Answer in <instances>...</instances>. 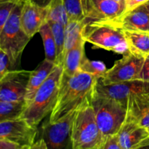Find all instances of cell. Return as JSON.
Masks as SVG:
<instances>
[{
	"label": "cell",
	"mask_w": 149,
	"mask_h": 149,
	"mask_svg": "<svg viewBox=\"0 0 149 149\" xmlns=\"http://www.w3.org/2000/svg\"><path fill=\"white\" fill-rule=\"evenodd\" d=\"M96 82L95 77L82 71H78L72 76L62 74L58 98L49 114V121L58 122L87 102L92 101Z\"/></svg>",
	"instance_id": "obj_1"
},
{
	"label": "cell",
	"mask_w": 149,
	"mask_h": 149,
	"mask_svg": "<svg viewBox=\"0 0 149 149\" xmlns=\"http://www.w3.org/2000/svg\"><path fill=\"white\" fill-rule=\"evenodd\" d=\"M63 74V67L55 65L48 78L35 94L32 101L26 107L20 116L34 127L50 114L56 103L60 84Z\"/></svg>",
	"instance_id": "obj_2"
},
{
	"label": "cell",
	"mask_w": 149,
	"mask_h": 149,
	"mask_svg": "<svg viewBox=\"0 0 149 149\" xmlns=\"http://www.w3.org/2000/svg\"><path fill=\"white\" fill-rule=\"evenodd\" d=\"M104 140L96 122L92 101L87 102L75 113L72 126L73 148L101 149Z\"/></svg>",
	"instance_id": "obj_3"
},
{
	"label": "cell",
	"mask_w": 149,
	"mask_h": 149,
	"mask_svg": "<svg viewBox=\"0 0 149 149\" xmlns=\"http://www.w3.org/2000/svg\"><path fill=\"white\" fill-rule=\"evenodd\" d=\"M82 33L86 42L95 47L115 53L125 55L128 52L127 45L122 29L108 20H86Z\"/></svg>",
	"instance_id": "obj_4"
},
{
	"label": "cell",
	"mask_w": 149,
	"mask_h": 149,
	"mask_svg": "<svg viewBox=\"0 0 149 149\" xmlns=\"http://www.w3.org/2000/svg\"><path fill=\"white\" fill-rule=\"evenodd\" d=\"M23 1H17L0 32V49L8 56L10 68H15L18 65L20 56L31 40L20 25V11Z\"/></svg>",
	"instance_id": "obj_5"
},
{
	"label": "cell",
	"mask_w": 149,
	"mask_h": 149,
	"mask_svg": "<svg viewBox=\"0 0 149 149\" xmlns=\"http://www.w3.org/2000/svg\"><path fill=\"white\" fill-rule=\"evenodd\" d=\"M95 116L104 138L117 135L127 117V106L112 99L94 95L92 100Z\"/></svg>",
	"instance_id": "obj_6"
},
{
	"label": "cell",
	"mask_w": 149,
	"mask_h": 149,
	"mask_svg": "<svg viewBox=\"0 0 149 149\" xmlns=\"http://www.w3.org/2000/svg\"><path fill=\"white\" fill-rule=\"evenodd\" d=\"M77 111L71 112L58 122H51L49 118L42 123L39 138L45 141L47 149H74L72 126Z\"/></svg>",
	"instance_id": "obj_7"
},
{
	"label": "cell",
	"mask_w": 149,
	"mask_h": 149,
	"mask_svg": "<svg viewBox=\"0 0 149 149\" xmlns=\"http://www.w3.org/2000/svg\"><path fill=\"white\" fill-rule=\"evenodd\" d=\"M144 60L128 52L97 80L103 84H110L139 79Z\"/></svg>",
	"instance_id": "obj_8"
},
{
	"label": "cell",
	"mask_w": 149,
	"mask_h": 149,
	"mask_svg": "<svg viewBox=\"0 0 149 149\" xmlns=\"http://www.w3.org/2000/svg\"><path fill=\"white\" fill-rule=\"evenodd\" d=\"M148 92H149L148 81L138 79L103 84L97 79L94 95L112 99L127 106L128 99L131 96Z\"/></svg>",
	"instance_id": "obj_9"
},
{
	"label": "cell",
	"mask_w": 149,
	"mask_h": 149,
	"mask_svg": "<svg viewBox=\"0 0 149 149\" xmlns=\"http://www.w3.org/2000/svg\"><path fill=\"white\" fill-rule=\"evenodd\" d=\"M31 71L10 70L0 80V101L25 102Z\"/></svg>",
	"instance_id": "obj_10"
},
{
	"label": "cell",
	"mask_w": 149,
	"mask_h": 149,
	"mask_svg": "<svg viewBox=\"0 0 149 149\" xmlns=\"http://www.w3.org/2000/svg\"><path fill=\"white\" fill-rule=\"evenodd\" d=\"M38 132L37 127L30 125L20 117L0 122V139L25 146L29 147L35 142Z\"/></svg>",
	"instance_id": "obj_11"
},
{
	"label": "cell",
	"mask_w": 149,
	"mask_h": 149,
	"mask_svg": "<svg viewBox=\"0 0 149 149\" xmlns=\"http://www.w3.org/2000/svg\"><path fill=\"white\" fill-rule=\"evenodd\" d=\"M86 20H112L122 15L125 4L115 0H81Z\"/></svg>",
	"instance_id": "obj_12"
},
{
	"label": "cell",
	"mask_w": 149,
	"mask_h": 149,
	"mask_svg": "<svg viewBox=\"0 0 149 149\" xmlns=\"http://www.w3.org/2000/svg\"><path fill=\"white\" fill-rule=\"evenodd\" d=\"M47 7H42L31 0H23L20 11V25L31 39L47 21Z\"/></svg>",
	"instance_id": "obj_13"
},
{
	"label": "cell",
	"mask_w": 149,
	"mask_h": 149,
	"mask_svg": "<svg viewBox=\"0 0 149 149\" xmlns=\"http://www.w3.org/2000/svg\"><path fill=\"white\" fill-rule=\"evenodd\" d=\"M108 21L122 30L149 31V10L145 4H141Z\"/></svg>",
	"instance_id": "obj_14"
},
{
	"label": "cell",
	"mask_w": 149,
	"mask_h": 149,
	"mask_svg": "<svg viewBox=\"0 0 149 149\" xmlns=\"http://www.w3.org/2000/svg\"><path fill=\"white\" fill-rule=\"evenodd\" d=\"M126 119L148 129L149 127V92L132 95L128 99Z\"/></svg>",
	"instance_id": "obj_15"
},
{
	"label": "cell",
	"mask_w": 149,
	"mask_h": 149,
	"mask_svg": "<svg viewBox=\"0 0 149 149\" xmlns=\"http://www.w3.org/2000/svg\"><path fill=\"white\" fill-rule=\"evenodd\" d=\"M116 135L124 149H134L149 138V132L146 128L126 119Z\"/></svg>",
	"instance_id": "obj_16"
},
{
	"label": "cell",
	"mask_w": 149,
	"mask_h": 149,
	"mask_svg": "<svg viewBox=\"0 0 149 149\" xmlns=\"http://www.w3.org/2000/svg\"><path fill=\"white\" fill-rule=\"evenodd\" d=\"M55 65V63L45 59L34 70L31 71L25 96L26 106L32 101L37 90L48 78Z\"/></svg>",
	"instance_id": "obj_17"
},
{
	"label": "cell",
	"mask_w": 149,
	"mask_h": 149,
	"mask_svg": "<svg viewBox=\"0 0 149 149\" xmlns=\"http://www.w3.org/2000/svg\"><path fill=\"white\" fill-rule=\"evenodd\" d=\"M127 45L128 52L146 58L149 55V31L122 30Z\"/></svg>",
	"instance_id": "obj_18"
},
{
	"label": "cell",
	"mask_w": 149,
	"mask_h": 149,
	"mask_svg": "<svg viewBox=\"0 0 149 149\" xmlns=\"http://www.w3.org/2000/svg\"><path fill=\"white\" fill-rule=\"evenodd\" d=\"M86 41L81 37L75 45L64 55L63 61V74L72 76L79 71L80 65L85 58Z\"/></svg>",
	"instance_id": "obj_19"
},
{
	"label": "cell",
	"mask_w": 149,
	"mask_h": 149,
	"mask_svg": "<svg viewBox=\"0 0 149 149\" xmlns=\"http://www.w3.org/2000/svg\"><path fill=\"white\" fill-rule=\"evenodd\" d=\"M87 23L84 20H68L65 26V45L64 55L82 37V33Z\"/></svg>",
	"instance_id": "obj_20"
},
{
	"label": "cell",
	"mask_w": 149,
	"mask_h": 149,
	"mask_svg": "<svg viewBox=\"0 0 149 149\" xmlns=\"http://www.w3.org/2000/svg\"><path fill=\"white\" fill-rule=\"evenodd\" d=\"M39 33H40L42 42H43L45 59L52 61L55 63L57 58L56 45H55V39H54L50 26L47 21L45 22L43 26L41 27Z\"/></svg>",
	"instance_id": "obj_21"
},
{
	"label": "cell",
	"mask_w": 149,
	"mask_h": 149,
	"mask_svg": "<svg viewBox=\"0 0 149 149\" xmlns=\"http://www.w3.org/2000/svg\"><path fill=\"white\" fill-rule=\"evenodd\" d=\"M50 26L57 50V58L55 65L62 66L64 58V45H65V26L55 21H47Z\"/></svg>",
	"instance_id": "obj_22"
},
{
	"label": "cell",
	"mask_w": 149,
	"mask_h": 149,
	"mask_svg": "<svg viewBox=\"0 0 149 149\" xmlns=\"http://www.w3.org/2000/svg\"><path fill=\"white\" fill-rule=\"evenodd\" d=\"M26 107L25 102L0 101V122L17 119Z\"/></svg>",
	"instance_id": "obj_23"
},
{
	"label": "cell",
	"mask_w": 149,
	"mask_h": 149,
	"mask_svg": "<svg viewBox=\"0 0 149 149\" xmlns=\"http://www.w3.org/2000/svg\"><path fill=\"white\" fill-rule=\"evenodd\" d=\"M47 21H55L65 26L68 20L64 0H52L47 7Z\"/></svg>",
	"instance_id": "obj_24"
},
{
	"label": "cell",
	"mask_w": 149,
	"mask_h": 149,
	"mask_svg": "<svg viewBox=\"0 0 149 149\" xmlns=\"http://www.w3.org/2000/svg\"><path fill=\"white\" fill-rule=\"evenodd\" d=\"M105 63L100 61H91L87 57L84 58L80 65L79 71L95 77L97 79L103 77L107 71Z\"/></svg>",
	"instance_id": "obj_25"
},
{
	"label": "cell",
	"mask_w": 149,
	"mask_h": 149,
	"mask_svg": "<svg viewBox=\"0 0 149 149\" xmlns=\"http://www.w3.org/2000/svg\"><path fill=\"white\" fill-rule=\"evenodd\" d=\"M68 20H84L81 0H64Z\"/></svg>",
	"instance_id": "obj_26"
},
{
	"label": "cell",
	"mask_w": 149,
	"mask_h": 149,
	"mask_svg": "<svg viewBox=\"0 0 149 149\" xmlns=\"http://www.w3.org/2000/svg\"><path fill=\"white\" fill-rule=\"evenodd\" d=\"M10 68V61L7 54L0 49V80L8 72Z\"/></svg>",
	"instance_id": "obj_27"
},
{
	"label": "cell",
	"mask_w": 149,
	"mask_h": 149,
	"mask_svg": "<svg viewBox=\"0 0 149 149\" xmlns=\"http://www.w3.org/2000/svg\"><path fill=\"white\" fill-rule=\"evenodd\" d=\"M101 149H124L118 141L117 135L106 137L104 140Z\"/></svg>",
	"instance_id": "obj_28"
},
{
	"label": "cell",
	"mask_w": 149,
	"mask_h": 149,
	"mask_svg": "<svg viewBox=\"0 0 149 149\" xmlns=\"http://www.w3.org/2000/svg\"><path fill=\"white\" fill-rule=\"evenodd\" d=\"M29 146L20 145L7 140L0 139V149H29Z\"/></svg>",
	"instance_id": "obj_29"
},
{
	"label": "cell",
	"mask_w": 149,
	"mask_h": 149,
	"mask_svg": "<svg viewBox=\"0 0 149 149\" xmlns=\"http://www.w3.org/2000/svg\"><path fill=\"white\" fill-rule=\"evenodd\" d=\"M139 79L149 82V55L144 60Z\"/></svg>",
	"instance_id": "obj_30"
},
{
	"label": "cell",
	"mask_w": 149,
	"mask_h": 149,
	"mask_svg": "<svg viewBox=\"0 0 149 149\" xmlns=\"http://www.w3.org/2000/svg\"><path fill=\"white\" fill-rule=\"evenodd\" d=\"M149 0H125V12L132 10L138 6L143 4Z\"/></svg>",
	"instance_id": "obj_31"
},
{
	"label": "cell",
	"mask_w": 149,
	"mask_h": 149,
	"mask_svg": "<svg viewBox=\"0 0 149 149\" xmlns=\"http://www.w3.org/2000/svg\"><path fill=\"white\" fill-rule=\"evenodd\" d=\"M29 149H47V148L45 141L42 138H39L37 141H35V142L31 146H29Z\"/></svg>",
	"instance_id": "obj_32"
},
{
	"label": "cell",
	"mask_w": 149,
	"mask_h": 149,
	"mask_svg": "<svg viewBox=\"0 0 149 149\" xmlns=\"http://www.w3.org/2000/svg\"><path fill=\"white\" fill-rule=\"evenodd\" d=\"M31 1L42 7H47L52 0H31Z\"/></svg>",
	"instance_id": "obj_33"
},
{
	"label": "cell",
	"mask_w": 149,
	"mask_h": 149,
	"mask_svg": "<svg viewBox=\"0 0 149 149\" xmlns=\"http://www.w3.org/2000/svg\"><path fill=\"white\" fill-rule=\"evenodd\" d=\"M134 149H149V138H147L142 144Z\"/></svg>",
	"instance_id": "obj_34"
},
{
	"label": "cell",
	"mask_w": 149,
	"mask_h": 149,
	"mask_svg": "<svg viewBox=\"0 0 149 149\" xmlns=\"http://www.w3.org/2000/svg\"><path fill=\"white\" fill-rule=\"evenodd\" d=\"M116 1H119V2L122 3V4H125V0H115Z\"/></svg>",
	"instance_id": "obj_35"
},
{
	"label": "cell",
	"mask_w": 149,
	"mask_h": 149,
	"mask_svg": "<svg viewBox=\"0 0 149 149\" xmlns=\"http://www.w3.org/2000/svg\"><path fill=\"white\" fill-rule=\"evenodd\" d=\"M145 4H146V6L147 7V8H148V10H149V1H147L146 3H145Z\"/></svg>",
	"instance_id": "obj_36"
},
{
	"label": "cell",
	"mask_w": 149,
	"mask_h": 149,
	"mask_svg": "<svg viewBox=\"0 0 149 149\" xmlns=\"http://www.w3.org/2000/svg\"><path fill=\"white\" fill-rule=\"evenodd\" d=\"M147 130H148V132H149V127H148V129H147Z\"/></svg>",
	"instance_id": "obj_37"
},
{
	"label": "cell",
	"mask_w": 149,
	"mask_h": 149,
	"mask_svg": "<svg viewBox=\"0 0 149 149\" xmlns=\"http://www.w3.org/2000/svg\"><path fill=\"white\" fill-rule=\"evenodd\" d=\"M93 149H100V148H93Z\"/></svg>",
	"instance_id": "obj_38"
}]
</instances>
